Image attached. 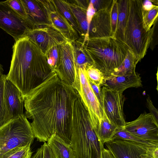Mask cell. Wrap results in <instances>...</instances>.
<instances>
[{"label": "cell", "instance_id": "1", "mask_svg": "<svg viewBox=\"0 0 158 158\" xmlns=\"http://www.w3.org/2000/svg\"><path fill=\"white\" fill-rule=\"evenodd\" d=\"M55 72L24 98L26 116L37 141L46 142L55 134L70 144L73 104L78 96Z\"/></svg>", "mask_w": 158, "mask_h": 158}, {"label": "cell", "instance_id": "2", "mask_svg": "<svg viewBox=\"0 0 158 158\" xmlns=\"http://www.w3.org/2000/svg\"><path fill=\"white\" fill-rule=\"evenodd\" d=\"M6 78L21 92L23 97L46 80L54 72L45 54L26 36L15 41Z\"/></svg>", "mask_w": 158, "mask_h": 158}, {"label": "cell", "instance_id": "3", "mask_svg": "<svg viewBox=\"0 0 158 158\" xmlns=\"http://www.w3.org/2000/svg\"><path fill=\"white\" fill-rule=\"evenodd\" d=\"M70 145L75 158H102L104 146L98 140L79 95L73 106Z\"/></svg>", "mask_w": 158, "mask_h": 158}, {"label": "cell", "instance_id": "4", "mask_svg": "<svg viewBox=\"0 0 158 158\" xmlns=\"http://www.w3.org/2000/svg\"><path fill=\"white\" fill-rule=\"evenodd\" d=\"M83 45L93 63L103 74L104 79L112 75L123 61L128 49L114 37L88 38Z\"/></svg>", "mask_w": 158, "mask_h": 158}, {"label": "cell", "instance_id": "5", "mask_svg": "<svg viewBox=\"0 0 158 158\" xmlns=\"http://www.w3.org/2000/svg\"><path fill=\"white\" fill-rule=\"evenodd\" d=\"M142 0H129V9L125 32V44L139 61L150 46L152 28L147 32L143 23Z\"/></svg>", "mask_w": 158, "mask_h": 158}, {"label": "cell", "instance_id": "6", "mask_svg": "<svg viewBox=\"0 0 158 158\" xmlns=\"http://www.w3.org/2000/svg\"><path fill=\"white\" fill-rule=\"evenodd\" d=\"M35 138L31 125L24 114L0 127V157L18 147L32 144Z\"/></svg>", "mask_w": 158, "mask_h": 158}, {"label": "cell", "instance_id": "7", "mask_svg": "<svg viewBox=\"0 0 158 158\" xmlns=\"http://www.w3.org/2000/svg\"><path fill=\"white\" fill-rule=\"evenodd\" d=\"M78 75L72 87L78 92L88 111L92 126L95 131L104 115L103 109L95 97L85 73V68H78Z\"/></svg>", "mask_w": 158, "mask_h": 158}, {"label": "cell", "instance_id": "8", "mask_svg": "<svg viewBox=\"0 0 158 158\" xmlns=\"http://www.w3.org/2000/svg\"><path fill=\"white\" fill-rule=\"evenodd\" d=\"M101 88L104 113L110 121L119 129H124L126 122L123 107L126 98L123 93L102 86Z\"/></svg>", "mask_w": 158, "mask_h": 158}, {"label": "cell", "instance_id": "9", "mask_svg": "<svg viewBox=\"0 0 158 158\" xmlns=\"http://www.w3.org/2000/svg\"><path fill=\"white\" fill-rule=\"evenodd\" d=\"M0 28L15 41L32 29L27 22L18 14L5 1L0 2Z\"/></svg>", "mask_w": 158, "mask_h": 158}, {"label": "cell", "instance_id": "10", "mask_svg": "<svg viewBox=\"0 0 158 158\" xmlns=\"http://www.w3.org/2000/svg\"><path fill=\"white\" fill-rule=\"evenodd\" d=\"M124 129L140 139L158 142V123L150 113L144 112L134 120L126 122Z\"/></svg>", "mask_w": 158, "mask_h": 158}, {"label": "cell", "instance_id": "11", "mask_svg": "<svg viewBox=\"0 0 158 158\" xmlns=\"http://www.w3.org/2000/svg\"><path fill=\"white\" fill-rule=\"evenodd\" d=\"M60 59L56 73L61 81L72 86L78 71L73 48L71 42L68 41L60 45Z\"/></svg>", "mask_w": 158, "mask_h": 158}, {"label": "cell", "instance_id": "12", "mask_svg": "<svg viewBox=\"0 0 158 158\" xmlns=\"http://www.w3.org/2000/svg\"><path fill=\"white\" fill-rule=\"evenodd\" d=\"M23 36L27 37L35 44L44 54L53 47L61 45L68 41L60 32L52 27L29 30Z\"/></svg>", "mask_w": 158, "mask_h": 158}, {"label": "cell", "instance_id": "13", "mask_svg": "<svg viewBox=\"0 0 158 158\" xmlns=\"http://www.w3.org/2000/svg\"><path fill=\"white\" fill-rule=\"evenodd\" d=\"M47 14L52 27L72 42L80 37L77 31L59 11L53 1L40 0Z\"/></svg>", "mask_w": 158, "mask_h": 158}, {"label": "cell", "instance_id": "14", "mask_svg": "<svg viewBox=\"0 0 158 158\" xmlns=\"http://www.w3.org/2000/svg\"><path fill=\"white\" fill-rule=\"evenodd\" d=\"M4 100L10 121L23 114V96L19 89L6 78L5 81Z\"/></svg>", "mask_w": 158, "mask_h": 158}, {"label": "cell", "instance_id": "15", "mask_svg": "<svg viewBox=\"0 0 158 158\" xmlns=\"http://www.w3.org/2000/svg\"><path fill=\"white\" fill-rule=\"evenodd\" d=\"M105 144L115 158H141L149 147L114 137Z\"/></svg>", "mask_w": 158, "mask_h": 158}, {"label": "cell", "instance_id": "16", "mask_svg": "<svg viewBox=\"0 0 158 158\" xmlns=\"http://www.w3.org/2000/svg\"><path fill=\"white\" fill-rule=\"evenodd\" d=\"M21 1L27 15V21L32 29L52 27L47 12L40 0Z\"/></svg>", "mask_w": 158, "mask_h": 158}, {"label": "cell", "instance_id": "17", "mask_svg": "<svg viewBox=\"0 0 158 158\" xmlns=\"http://www.w3.org/2000/svg\"><path fill=\"white\" fill-rule=\"evenodd\" d=\"M110 8L96 12L89 26V38L113 37L110 20Z\"/></svg>", "mask_w": 158, "mask_h": 158}, {"label": "cell", "instance_id": "18", "mask_svg": "<svg viewBox=\"0 0 158 158\" xmlns=\"http://www.w3.org/2000/svg\"><path fill=\"white\" fill-rule=\"evenodd\" d=\"M102 86L123 93L128 88L141 87L143 85L140 74L136 72L134 74L126 76L112 75L104 79Z\"/></svg>", "mask_w": 158, "mask_h": 158}, {"label": "cell", "instance_id": "19", "mask_svg": "<svg viewBox=\"0 0 158 158\" xmlns=\"http://www.w3.org/2000/svg\"><path fill=\"white\" fill-rule=\"evenodd\" d=\"M69 8L77 23L84 40L88 38L89 26L86 16L89 0L67 1Z\"/></svg>", "mask_w": 158, "mask_h": 158}, {"label": "cell", "instance_id": "20", "mask_svg": "<svg viewBox=\"0 0 158 158\" xmlns=\"http://www.w3.org/2000/svg\"><path fill=\"white\" fill-rule=\"evenodd\" d=\"M47 142L54 158H75L70 144L66 143L56 135H52Z\"/></svg>", "mask_w": 158, "mask_h": 158}, {"label": "cell", "instance_id": "21", "mask_svg": "<svg viewBox=\"0 0 158 158\" xmlns=\"http://www.w3.org/2000/svg\"><path fill=\"white\" fill-rule=\"evenodd\" d=\"M118 17L116 30L114 37L125 44V32L128 19L129 0H117Z\"/></svg>", "mask_w": 158, "mask_h": 158}, {"label": "cell", "instance_id": "22", "mask_svg": "<svg viewBox=\"0 0 158 158\" xmlns=\"http://www.w3.org/2000/svg\"><path fill=\"white\" fill-rule=\"evenodd\" d=\"M119 130L116 126L110 121L104 113L103 118L95 132L99 141L104 146L105 143L113 138Z\"/></svg>", "mask_w": 158, "mask_h": 158}, {"label": "cell", "instance_id": "23", "mask_svg": "<svg viewBox=\"0 0 158 158\" xmlns=\"http://www.w3.org/2000/svg\"><path fill=\"white\" fill-rule=\"evenodd\" d=\"M84 38L80 37L71 42L73 50L74 57L77 67L85 68L93 63L83 45Z\"/></svg>", "mask_w": 158, "mask_h": 158}, {"label": "cell", "instance_id": "24", "mask_svg": "<svg viewBox=\"0 0 158 158\" xmlns=\"http://www.w3.org/2000/svg\"><path fill=\"white\" fill-rule=\"evenodd\" d=\"M139 61L132 52L128 49L123 63L114 70L112 75L123 76L135 74L136 65Z\"/></svg>", "mask_w": 158, "mask_h": 158}, {"label": "cell", "instance_id": "25", "mask_svg": "<svg viewBox=\"0 0 158 158\" xmlns=\"http://www.w3.org/2000/svg\"><path fill=\"white\" fill-rule=\"evenodd\" d=\"M56 7L63 16L77 31L81 37V33L77 23L71 10L67 0H53Z\"/></svg>", "mask_w": 158, "mask_h": 158}, {"label": "cell", "instance_id": "26", "mask_svg": "<svg viewBox=\"0 0 158 158\" xmlns=\"http://www.w3.org/2000/svg\"><path fill=\"white\" fill-rule=\"evenodd\" d=\"M6 75L0 76V127L10 122L4 100V88Z\"/></svg>", "mask_w": 158, "mask_h": 158}, {"label": "cell", "instance_id": "27", "mask_svg": "<svg viewBox=\"0 0 158 158\" xmlns=\"http://www.w3.org/2000/svg\"><path fill=\"white\" fill-rule=\"evenodd\" d=\"M29 143L26 145L15 148L9 151L0 158H31L32 155Z\"/></svg>", "mask_w": 158, "mask_h": 158}, {"label": "cell", "instance_id": "28", "mask_svg": "<svg viewBox=\"0 0 158 158\" xmlns=\"http://www.w3.org/2000/svg\"><path fill=\"white\" fill-rule=\"evenodd\" d=\"M114 137L131 141L143 146L158 147V142H150L140 139L131 134L124 129L119 130Z\"/></svg>", "mask_w": 158, "mask_h": 158}, {"label": "cell", "instance_id": "29", "mask_svg": "<svg viewBox=\"0 0 158 158\" xmlns=\"http://www.w3.org/2000/svg\"><path fill=\"white\" fill-rule=\"evenodd\" d=\"M85 73L89 81L101 87L104 79L102 73L93 65H87L85 68Z\"/></svg>", "mask_w": 158, "mask_h": 158}, {"label": "cell", "instance_id": "30", "mask_svg": "<svg viewBox=\"0 0 158 158\" xmlns=\"http://www.w3.org/2000/svg\"><path fill=\"white\" fill-rule=\"evenodd\" d=\"M142 13L143 27L148 32L151 30L152 27L158 18V6H156L148 11L144 10L142 8Z\"/></svg>", "mask_w": 158, "mask_h": 158}, {"label": "cell", "instance_id": "31", "mask_svg": "<svg viewBox=\"0 0 158 158\" xmlns=\"http://www.w3.org/2000/svg\"><path fill=\"white\" fill-rule=\"evenodd\" d=\"M44 54L48 63L52 70L56 72V69L60 59V45L53 47L48 50Z\"/></svg>", "mask_w": 158, "mask_h": 158}, {"label": "cell", "instance_id": "32", "mask_svg": "<svg viewBox=\"0 0 158 158\" xmlns=\"http://www.w3.org/2000/svg\"><path fill=\"white\" fill-rule=\"evenodd\" d=\"M5 1L18 14L27 21V15L21 0H9Z\"/></svg>", "mask_w": 158, "mask_h": 158}, {"label": "cell", "instance_id": "33", "mask_svg": "<svg viewBox=\"0 0 158 158\" xmlns=\"http://www.w3.org/2000/svg\"><path fill=\"white\" fill-rule=\"evenodd\" d=\"M110 16L112 33L114 37L116 30L118 17L117 0H113L110 10Z\"/></svg>", "mask_w": 158, "mask_h": 158}, {"label": "cell", "instance_id": "34", "mask_svg": "<svg viewBox=\"0 0 158 158\" xmlns=\"http://www.w3.org/2000/svg\"><path fill=\"white\" fill-rule=\"evenodd\" d=\"M96 12L103 9H110L113 0H90Z\"/></svg>", "mask_w": 158, "mask_h": 158}, {"label": "cell", "instance_id": "35", "mask_svg": "<svg viewBox=\"0 0 158 158\" xmlns=\"http://www.w3.org/2000/svg\"><path fill=\"white\" fill-rule=\"evenodd\" d=\"M152 27V33L149 47L151 49L153 50L158 44V18L156 19Z\"/></svg>", "mask_w": 158, "mask_h": 158}, {"label": "cell", "instance_id": "36", "mask_svg": "<svg viewBox=\"0 0 158 158\" xmlns=\"http://www.w3.org/2000/svg\"><path fill=\"white\" fill-rule=\"evenodd\" d=\"M146 105L150 111V113L152 115L155 121L158 123V111L153 105L150 97L148 96L146 99Z\"/></svg>", "mask_w": 158, "mask_h": 158}, {"label": "cell", "instance_id": "37", "mask_svg": "<svg viewBox=\"0 0 158 158\" xmlns=\"http://www.w3.org/2000/svg\"><path fill=\"white\" fill-rule=\"evenodd\" d=\"M141 158H158V147H149L141 154Z\"/></svg>", "mask_w": 158, "mask_h": 158}, {"label": "cell", "instance_id": "38", "mask_svg": "<svg viewBox=\"0 0 158 158\" xmlns=\"http://www.w3.org/2000/svg\"><path fill=\"white\" fill-rule=\"evenodd\" d=\"M89 81V80H88ZM93 91L99 103L103 109V102L101 87L89 81Z\"/></svg>", "mask_w": 158, "mask_h": 158}, {"label": "cell", "instance_id": "39", "mask_svg": "<svg viewBox=\"0 0 158 158\" xmlns=\"http://www.w3.org/2000/svg\"><path fill=\"white\" fill-rule=\"evenodd\" d=\"M96 12L92 3L89 0V4L86 12V19L89 27L92 19Z\"/></svg>", "mask_w": 158, "mask_h": 158}, {"label": "cell", "instance_id": "40", "mask_svg": "<svg viewBox=\"0 0 158 158\" xmlns=\"http://www.w3.org/2000/svg\"><path fill=\"white\" fill-rule=\"evenodd\" d=\"M41 146L43 149V158H54L51 149L47 143L44 142Z\"/></svg>", "mask_w": 158, "mask_h": 158}, {"label": "cell", "instance_id": "41", "mask_svg": "<svg viewBox=\"0 0 158 158\" xmlns=\"http://www.w3.org/2000/svg\"><path fill=\"white\" fill-rule=\"evenodd\" d=\"M156 6V5L153 4L151 0H142V8L144 10L149 11L153 8Z\"/></svg>", "mask_w": 158, "mask_h": 158}, {"label": "cell", "instance_id": "42", "mask_svg": "<svg viewBox=\"0 0 158 158\" xmlns=\"http://www.w3.org/2000/svg\"><path fill=\"white\" fill-rule=\"evenodd\" d=\"M102 158H115L111 152L108 149L104 148Z\"/></svg>", "mask_w": 158, "mask_h": 158}, {"label": "cell", "instance_id": "43", "mask_svg": "<svg viewBox=\"0 0 158 158\" xmlns=\"http://www.w3.org/2000/svg\"><path fill=\"white\" fill-rule=\"evenodd\" d=\"M4 70L2 65L0 64V76L3 74Z\"/></svg>", "mask_w": 158, "mask_h": 158}]
</instances>
